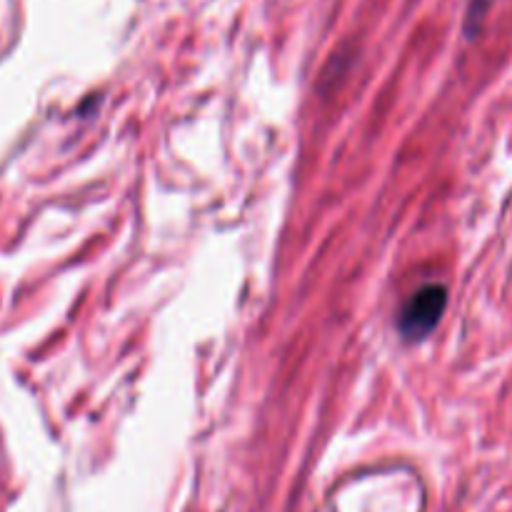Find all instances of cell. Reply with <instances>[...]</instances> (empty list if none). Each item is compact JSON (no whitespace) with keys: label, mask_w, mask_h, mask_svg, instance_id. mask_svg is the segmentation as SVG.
Returning <instances> with one entry per match:
<instances>
[{"label":"cell","mask_w":512,"mask_h":512,"mask_svg":"<svg viewBox=\"0 0 512 512\" xmlns=\"http://www.w3.org/2000/svg\"><path fill=\"white\" fill-rule=\"evenodd\" d=\"M445 303H448V293H445L443 285H425V288H420L403 308V315H400V330L405 333V338H425L438 325Z\"/></svg>","instance_id":"1"},{"label":"cell","mask_w":512,"mask_h":512,"mask_svg":"<svg viewBox=\"0 0 512 512\" xmlns=\"http://www.w3.org/2000/svg\"><path fill=\"white\" fill-rule=\"evenodd\" d=\"M488 5H490V0H473V5H470V15H468L470 33H473V30H478L480 20H483V15L488 13Z\"/></svg>","instance_id":"2"}]
</instances>
